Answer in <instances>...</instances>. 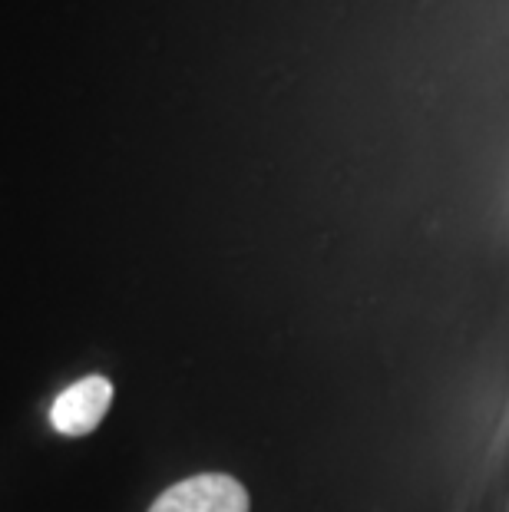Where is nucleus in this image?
I'll return each instance as SVG.
<instances>
[{"label": "nucleus", "mask_w": 509, "mask_h": 512, "mask_svg": "<svg viewBox=\"0 0 509 512\" xmlns=\"http://www.w3.org/2000/svg\"><path fill=\"white\" fill-rule=\"evenodd\" d=\"M149 512H248V493L225 473H202L169 486Z\"/></svg>", "instance_id": "1"}, {"label": "nucleus", "mask_w": 509, "mask_h": 512, "mask_svg": "<svg viewBox=\"0 0 509 512\" xmlns=\"http://www.w3.org/2000/svg\"><path fill=\"white\" fill-rule=\"evenodd\" d=\"M113 403V384L106 377H83L53 400L50 423L63 437H86L100 427Z\"/></svg>", "instance_id": "2"}]
</instances>
